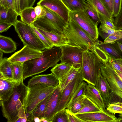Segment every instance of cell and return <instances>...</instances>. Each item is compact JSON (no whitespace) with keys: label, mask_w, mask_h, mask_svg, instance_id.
<instances>
[{"label":"cell","mask_w":122,"mask_h":122,"mask_svg":"<svg viewBox=\"0 0 122 122\" xmlns=\"http://www.w3.org/2000/svg\"><path fill=\"white\" fill-rule=\"evenodd\" d=\"M115 30L105 24L101 23L98 28L99 35L105 40L110 35L113 33Z\"/></svg>","instance_id":"37"},{"label":"cell","mask_w":122,"mask_h":122,"mask_svg":"<svg viewBox=\"0 0 122 122\" xmlns=\"http://www.w3.org/2000/svg\"><path fill=\"white\" fill-rule=\"evenodd\" d=\"M119 46V47L122 53V44L118 42H117Z\"/></svg>","instance_id":"59"},{"label":"cell","mask_w":122,"mask_h":122,"mask_svg":"<svg viewBox=\"0 0 122 122\" xmlns=\"http://www.w3.org/2000/svg\"><path fill=\"white\" fill-rule=\"evenodd\" d=\"M60 47L61 54V62L67 63L75 69H81L83 61L82 50L78 47L69 44Z\"/></svg>","instance_id":"9"},{"label":"cell","mask_w":122,"mask_h":122,"mask_svg":"<svg viewBox=\"0 0 122 122\" xmlns=\"http://www.w3.org/2000/svg\"><path fill=\"white\" fill-rule=\"evenodd\" d=\"M95 86L103 98L106 107L108 104L113 102V101H119L116 99V97H118L112 92L106 79L101 73L98 77Z\"/></svg>","instance_id":"14"},{"label":"cell","mask_w":122,"mask_h":122,"mask_svg":"<svg viewBox=\"0 0 122 122\" xmlns=\"http://www.w3.org/2000/svg\"><path fill=\"white\" fill-rule=\"evenodd\" d=\"M51 93L41 102L31 112L33 118L35 117H37L40 118L42 117L48 100Z\"/></svg>","instance_id":"34"},{"label":"cell","mask_w":122,"mask_h":122,"mask_svg":"<svg viewBox=\"0 0 122 122\" xmlns=\"http://www.w3.org/2000/svg\"><path fill=\"white\" fill-rule=\"evenodd\" d=\"M31 26L32 30L43 43L46 47V49L51 48L54 47L53 44L35 27L33 25H31Z\"/></svg>","instance_id":"39"},{"label":"cell","mask_w":122,"mask_h":122,"mask_svg":"<svg viewBox=\"0 0 122 122\" xmlns=\"http://www.w3.org/2000/svg\"><path fill=\"white\" fill-rule=\"evenodd\" d=\"M12 67L13 80L18 82L23 80V62L11 63Z\"/></svg>","instance_id":"31"},{"label":"cell","mask_w":122,"mask_h":122,"mask_svg":"<svg viewBox=\"0 0 122 122\" xmlns=\"http://www.w3.org/2000/svg\"><path fill=\"white\" fill-rule=\"evenodd\" d=\"M0 73L5 78L14 81L11 63L6 57L3 58L0 61Z\"/></svg>","instance_id":"24"},{"label":"cell","mask_w":122,"mask_h":122,"mask_svg":"<svg viewBox=\"0 0 122 122\" xmlns=\"http://www.w3.org/2000/svg\"><path fill=\"white\" fill-rule=\"evenodd\" d=\"M85 96L97 106L101 111L105 109L106 107L103 98L95 86L88 83Z\"/></svg>","instance_id":"19"},{"label":"cell","mask_w":122,"mask_h":122,"mask_svg":"<svg viewBox=\"0 0 122 122\" xmlns=\"http://www.w3.org/2000/svg\"><path fill=\"white\" fill-rule=\"evenodd\" d=\"M0 6L15 10L14 0H0Z\"/></svg>","instance_id":"48"},{"label":"cell","mask_w":122,"mask_h":122,"mask_svg":"<svg viewBox=\"0 0 122 122\" xmlns=\"http://www.w3.org/2000/svg\"><path fill=\"white\" fill-rule=\"evenodd\" d=\"M37 5L49 9L68 23L70 11L61 0H40Z\"/></svg>","instance_id":"15"},{"label":"cell","mask_w":122,"mask_h":122,"mask_svg":"<svg viewBox=\"0 0 122 122\" xmlns=\"http://www.w3.org/2000/svg\"><path fill=\"white\" fill-rule=\"evenodd\" d=\"M102 75L106 79L113 92L122 100V82L116 74L109 62L102 63Z\"/></svg>","instance_id":"11"},{"label":"cell","mask_w":122,"mask_h":122,"mask_svg":"<svg viewBox=\"0 0 122 122\" xmlns=\"http://www.w3.org/2000/svg\"><path fill=\"white\" fill-rule=\"evenodd\" d=\"M27 122V119L26 117L22 118L21 122Z\"/></svg>","instance_id":"61"},{"label":"cell","mask_w":122,"mask_h":122,"mask_svg":"<svg viewBox=\"0 0 122 122\" xmlns=\"http://www.w3.org/2000/svg\"><path fill=\"white\" fill-rule=\"evenodd\" d=\"M20 20L24 23L32 25L34 22L37 19L35 13L34 7L26 8L21 11L19 15Z\"/></svg>","instance_id":"25"},{"label":"cell","mask_w":122,"mask_h":122,"mask_svg":"<svg viewBox=\"0 0 122 122\" xmlns=\"http://www.w3.org/2000/svg\"><path fill=\"white\" fill-rule=\"evenodd\" d=\"M107 109L110 113L115 115L117 113H122V102L117 101L111 103L106 107Z\"/></svg>","instance_id":"38"},{"label":"cell","mask_w":122,"mask_h":122,"mask_svg":"<svg viewBox=\"0 0 122 122\" xmlns=\"http://www.w3.org/2000/svg\"><path fill=\"white\" fill-rule=\"evenodd\" d=\"M101 0L108 11L113 15L114 0Z\"/></svg>","instance_id":"45"},{"label":"cell","mask_w":122,"mask_h":122,"mask_svg":"<svg viewBox=\"0 0 122 122\" xmlns=\"http://www.w3.org/2000/svg\"><path fill=\"white\" fill-rule=\"evenodd\" d=\"M59 79L52 73L41 75L33 77L28 81L27 87L38 83H42L56 87L59 84Z\"/></svg>","instance_id":"18"},{"label":"cell","mask_w":122,"mask_h":122,"mask_svg":"<svg viewBox=\"0 0 122 122\" xmlns=\"http://www.w3.org/2000/svg\"><path fill=\"white\" fill-rule=\"evenodd\" d=\"M84 10L90 19L97 25L101 23L99 14L94 7L87 2Z\"/></svg>","instance_id":"33"},{"label":"cell","mask_w":122,"mask_h":122,"mask_svg":"<svg viewBox=\"0 0 122 122\" xmlns=\"http://www.w3.org/2000/svg\"><path fill=\"white\" fill-rule=\"evenodd\" d=\"M122 38V30H115V32L110 35L105 40L104 42L105 43L114 44L117 40Z\"/></svg>","instance_id":"41"},{"label":"cell","mask_w":122,"mask_h":122,"mask_svg":"<svg viewBox=\"0 0 122 122\" xmlns=\"http://www.w3.org/2000/svg\"><path fill=\"white\" fill-rule=\"evenodd\" d=\"M75 115L83 122H116L115 115L107 109L92 112L76 114Z\"/></svg>","instance_id":"12"},{"label":"cell","mask_w":122,"mask_h":122,"mask_svg":"<svg viewBox=\"0 0 122 122\" xmlns=\"http://www.w3.org/2000/svg\"><path fill=\"white\" fill-rule=\"evenodd\" d=\"M28 87V93L24 106L26 113L31 112L38 104L51 93L56 87L38 83Z\"/></svg>","instance_id":"5"},{"label":"cell","mask_w":122,"mask_h":122,"mask_svg":"<svg viewBox=\"0 0 122 122\" xmlns=\"http://www.w3.org/2000/svg\"><path fill=\"white\" fill-rule=\"evenodd\" d=\"M12 25L10 24L0 22V33L7 31Z\"/></svg>","instance_id":"51"},{"label":"cell","mask_w":122,"mask_h":122,"mask_svg":"<svg viewBox=\"0 0 122 122\" xmlns=\"http://www.w3.org/2000/svg\"><path fill=\"white\" fill-rule=\"evenodd\" d=\"M63 33L69 44L79 47L82 51H92L96 43L80 27L69 19L64 28Z\"/></svg>","instance_id":"3"},{"label":"cell","mask_w":122,"mask_h":122,"mask_svg":"<svg viewBox=\"0 0 122 122\" xmlns=\"http://www.w3.org/2000/svg\"><path fill=\"white\" fill-rule=\"evenodd\" d=\"M3 52L0 51V61L3 59Z\"/></svg>","instance_id":"60"},{"label":"cell","mask_w":122,"mask_h":122,"mask_svg":"<svg viewBox=\"0 0 122 122\" xmlns=\"http://www.w3.org/2000/svg\"><path fill=\"white\" fill-rule=\"evenodd\" d=\"M69 122L66 109L62 110L56 113L53 116L51 122Z\"/></svg>","instance_id":"40"},{"label":"cell","mask_w":122,"mask_h":122,"mask_svg":"<svg viewBox=\"0 0 122 122\" xmlns=\"http://www.w3.org/2000/svg\"><path fill=\"white\" fill-rule=\"evenodd\" d=\"M16 82L5 78L0 73V100L8 101L11 96L16 86Z\"/></svg>","instance_id":"17"},{"label":"cell","mask_w":122,"mask_h":122,"mask_svg":"<svg viewBox=\"0 0 122 122\" xmlns=\"http://www.w3.org/2000/svg\"><path fill=\"white\" fill-rule=\"evenodd\" d=\"M112 67L115 73L122 82V73L115 69L112 66Z\"/></svg>","instance_id":"55"},{"label":"cell","mask_w":122,"mask_h":122,"mask_svg":"<svg viewBox=\"0 0 122 122\" xmlns=\"http://www.w3.org/2000/svg\"><path fill=\"white\" fill-rule=\"evenodd\" d=\"M70 11L84 10L87 3L84 0H61Z\"/></svg>","instance_id":"26"},{"label":"cell","mask_w":122,"mask_h":122,"mask_svg":"<svg viewBox=\"0 0 122 122\" xmlns=\"http://www.w3.org/2000/svg\"><path fill=\"white\" fill-rule=\"evenodd\" d=\"M92 52L98 57L103 63L109 62L111 59L105 51L98 46L96 42Z\"/></svg>","instance_id":"36"},{"label":"cell","mask_w":122,"mask_h":122,"mask_svg":"<svg viewBox=\"0 0 122 122\" xmlns=\"http://www.w3.org/2000/svg\"><path fill=\"white\" fill-rule=\"evenodd\" d=\"M33 121L35 122H41L40 118L37 117H34Z\"/></svg>","instance_id":"57"},{"label":"cell","mask_w":122,"mask_h":122,"mask_svg":"<svg viewBox=\"0 0 122 122\" xmlns=\"http://www.w3.org/2000/svg\"><path fill=\"white\" fill-rule=\"evenodd\" d=\"M118 116L119 117L117 118L116 122H122V113L121 114Z\"/></svg>","instance_id":"56"},{"label":"cell","mask_w":122,"mask_h":122,"mask_svg":"<svg viewBox=\"0 0 122 122\" xmlns=\"http://www.w3.org/2000/svg\"><path fill=\"white\" fill-rule=\"evenodd\" d=\"M116 30H122V7L119 12L115 17L113 21Z\"/></svg>","instance_id":"42"},{"label":"cell","mask_w":122,"mask_h":122,"mask_svg":"<svg viewBox=\"0 0 122 122\" xmlns=\"http://www.w3.org/2000/svg\"><path fill=\"white\" fill-rule=\"evenodd\" d=\"M42 55V51L37 50L25 46L19 51L15 52L8 58L11 63L24 62L38 58Z\"/></svg>","instance_id":"13"},{"label":"cell","mask_w":122,"mask_h":122,"mask_svg":"<svg viewBox=\"0 0 122 122\" xmlns=\"http://www.w3.org/2000/svg\"><path fill=\"white\" fill-rule=\"evenodd\" d=\"M22 118L20 117H19L17 120L15 122H21Z\"/></svg>","instance_id":"62"},{"label":"cell","mask_w":122,"mask_h":122,"mask_svg":"<svg viewBox=\"0 0 122 122\" xmlns=\"http://www.w3.org/2000/svg\"><path fill=\"white\" fill-rule=\"evenodd\" d=\"M41 122H49V121L47 120L45 118L43 117H41L40 118Z\"/></svg>","instance_id":"58"},{"label":"cell","mask_w":122,"mask_h":122,"mask_svg":"<svg viewBox=\"0 0 122 122\" xmlns=\"http://www.w3.org/2000/svg\"><path fill=\"white\" fill-rule=\"evenodd\" d=\"M69 19L80 27L94 41L96 42L99 36L97 25L89 17L84 10L70 11Z\"/></svg>","instance_id":"8"},{"label":"cell","mask_w":122,"mask_h":122,"mask_svg":"<svg viewBox=\"0 0 122 122\" xmlns=\"http://www.w3.org/2000/svg\"><path fill=\"white\" fill-rule=\"evenodd\" d=\"M96 9L99 14L114 21L113 16L108 11L101 0H87Z\"/></svg>","instance_id":"28"},{"label":"cell","mask_w":122,"mask_h":122,"mask_svg":"<svg viewBox=\"0 0 122 122\" xmlns=\"http://www.w3.org/2000/svg\"><path fill=\"white\" fill-rule=\"evenodd\" d=\"M82 108L77 113L92 112L101 111L100 109L85 96L83 100Z\"/></svg>","instance_id":"32"},{"label":"cell","mask_w":122,"mask_h":122,"mask_svg":"<svg viewBox=\"0 0 122 122\" xmlns=\"http://www.w3.org/2000/svg\"><path fill=\"white\" fill-rule=\"evenodd\" d=\"M16 49V43L11 38L0 36V51L5 53H11Z\"/></svg>","instance_id":"23"},{"label":"cell","mask_w":122,"mask_h":122,"mask_svg":"<svg viewBox=\"0 0 122 122\" xmlns=\"http://www.w3.org/2000/svg\"><path fill=\"white\" fill-rule=\"evenodd\" d=\"M109 61L114 68L122 73V58H111Z\"/></svg>","instance_id":"43"},{"label":"cell","mask_w":122,"mask_h":122,"mask_svg":"<svg viewBox=\"0 0 122 122\" xmlns=\"http://www.w3.org/2000/svg\"><path fill=\"white\" fill-rule=\"evenodd\" d=\"M61 92L58 85L51 93L48 100L42 117L45 118L49 122H51L52 118L56 114Z\"/></svg>","instance_id":"16"},{"label":"cell","mask_w":122,"mask_h":122,"mask_svg":"<svg viewBox=\"0 0 122 122\" xmlns=\"http://www.w3.org/2000/svg\"><path fill=\"white\" fill-rule=\"evenodd\" d=\"M96 42L98 46L105 51L111 58H122V53L116 42L114 43H105L97 39Z\"/></svg>","instance_id":"20"},{"label":"cell","mask_w":122,"mask_h":122,"mask_svg":"<svg viewBox=\"0 0 122 122\" xmlns=\"http://www.w3.org/2000/svg\"><path fill=\"white\" fill-rule=\"evenodd\" d=\"M32 25L51 42L54 46L60 47L69 45L64 34L58 33L45 16L37 19Z\"/></svg>","instance_id":"6"},{"label":"cell","mask_w":122,"mask_h":122,"mask_svg":"<svg viewBox=\"0 0 122 122\" xmlns=\"http://www.w3.org/2000/svg\"><path fill=\"white\" fill-rule=\"evenodd\" d=\"M42 51V55L40 57L23 63V80L54 67L61 60V51L59 47L46 49Z\"/></svg>","instance_id":"1"},{"label":"cell","mask_w":122,"mask_h":122,"mask_svg":"<svg viewBox=\"0 0 122 122\" xmlns=\"http://www.w3.org/2000/svg\"><path fill=\"white\" fill-rule=\"evenodd\" d=\"M23 80L16 82L13 92L9 100L0 101L3 117L8 122H15L20 109L24 106L28 92V87L24 83Z\"/></svg>","instance_id":"2"},{"label":"cell","mask_w":122,"mask_h":122,"mask_svg":"<svg viewBox=\"0 0 122 122\" xmlns=\"http://www.w3.org/2000/svg\"><path fill=\"white\" fill-rule=\"evenodd\" d=\"M34 10L37 19L45 16L46 11L44 7L39 5L34 7Z\"/></svg>","instance_id":"46"},{"label":"cell","mask_w":122,"mask_h":122,"mask_svg":"<svg viewBox=\"0 0 122 122\" xmlns=\"http://www.w3.org/2000/svg\"><path fill=\"white\" fill-rule=\"evenodd\" d=\"M25 112L24 106L21 107L19 109L18 114V116L19 117L22 118L26 117Z\"/></svg>","instance_id":"53"},{"label":"cell","mask_w":122,"mask_h":122,"mask_svg":"<svg viewBox=\"0 0 122 122\" xmlns=\"http://www.w3.org/2000/svg\"><path fill=\"white\" fill-rule=\"evenodd\" d=\"M99 15L101 23L105 24L112 29L116 30L113 21L102 15Z\"/></svg>","instance_id":"47"},{"label":"cell","mask_w":122,"mask_h":122,"mask_svg":"<svg viewBox=\"0 0 122 122\" xmlns=\"http://www.w3.org/2000/svg\"><path fill=\"white\" fill-rule=\"evenodd\" d=\"M43 7L46 11V17L56 28L58 33H63L64 29L68 23L55 12L46 7Z\"/></svg>","instance_id":"21"},{"label":"cell","mask_w":122,"mask_h":122,"mask_svg":"<svg viewBox=\"0 0 122 122\" xmlns=\"http://www.w3.org/2000/svg\"><path fill=\"white\" fill-rule=\"evenodd\" d=\"M122 0H114L113 15L115 17L118 13L121 8Z\"/></svg>","instance_id":"49"},{"label":"cell","mask_w":122,"mask_h":122,"mask_svg":"<svg viewBox=\"0 0 122 122\" xmlns=\"http://www.w3.org/2000/svg\"><path fill=\"white\" fill-rule=\"evenodd\" d=\"M0 8V22L10 24L14 26L18 20L17 12L15 10L1 6Z\"/></svg>","instance_id":"22"},{"label":"cell","mask_w":122,"mask_h":122,"mask_svg":"<svg viewBox=\"0 0 122 122\" xmlns=\"http://www.w3.org/2000/svg\"><path fill=\"white\" fill-rule=\"evenodd\" d=\"M85 95L79 97L74 102L71 106L66 110L71 113L75 114L78 113L83 107V100Z\"/></svg>","instance_id":"35"},{"label":"cell","mask_w":122,"mask_h":122,"mask_svg":"<svg viewBox=\"0 0 122 122\" xmlns=\"http://www.w3.org/2000/svg\"><path fill=\"white\" fill-rule=\"evenodd\" d=\"M87 84L83 81L74 93L66 109L69 108L76 100L80 97L85 95Z\"/></svg>","instance_id":"30"},{"label":"cell","mask_w":122,"mask_h":122,"mask_svg":"<svg viewBox=\"0 0 122 122\" xmlns=\"http://www.w3.org/2000/svg\"><path fill=\"white\" fill-rule=\"evenodd\" d=\"M81 69H78L72 67L67 74L59 80V85L61 89V92L69 82L74 78Z\"/></svg>","instance_id":"29"},{"label":"cell","mask_w":122,"mask_h":122,"mask_svg":"<svg viewBox=\"0 0 122 122\" xmlns=\"http://www.w3.org/2000/svg\"><path fill=\"white\" fill-rule=\"evenodd\" d=\"M15 10L19 15L21 11L20 8V0H14Z\"/></svg>","instance_id":"52"},{"label":"cell","mask_w":122,"mask_h":122,"mask_svg":"<svg viewBox=\"0 0 122 122\" xmlns=\"http://www.w3.org/2000/svg\"><path fill=\"white\" fill-rule=\"evenodd\" d=\"M25 117L27 119V122H34L31 112L25 113Z\"/></svg>","instance_id":"54"},{"label":"cell","mask_w":122,"mask_h":122,"mask_svg":"<svg viewBox=\"0 0 122 122\" xmlns=\"http://www.w3.org/2000/svg\"><path fill=\"white\" fill-rule=\"evenodd\" d=\"M72 66L68 63L61 62L57 64L51 71L59 80L67 74L70 70Z\"/></svg>","instance_id":"27"},{"label":"cell","mask_w":122,"mask_h":122,"mask_svg":"<svg viewBox=\"0 0 122 122\" xmlns=\"http://www.w3.org/2000/svg\"><path fill=\"white\" fill-rule=\"evenodd\" d=\"M66 111L68 116L69 122H83L82 121L76 117L75 114L71 113L66 110Z\"/></svg>","instance_id":"50"},{"label":"cell","mask_w":122,"mask_h":122,"mask_svg":"<svg viewBox=\"0 0 122 122\" xmlns=\"http://www.w3.org/2000/svg\"><path fill=\"white\" fill-rule=\"evenodd\" d=\"M14 26L15 31L23 43L24 46L27 45L32 49L41 51L46 48L32 30L31 25L18 20Z\"/></svg>","instance_id":"7"},{"label":"cell","mask_w":122,"mask_h":122,"mask_svg":"<svg viewBox=\"0 0 122 122\" xmlns=\"http://www.w3.org/2000/svg\"><path fill=\"white\" fill-rule=\"evenodd\" d=\"M83 81L81 69L74 78L61 92L56 114L60 111L66 109L76 89Z\"/></svg>","instance_id":"10"},{"label":"cell","mask_w":122,"mask_h":122,"mask_svg":"<svg viewBox=\"0 0 122 122\" xmlns=\"http://www.w3.org/2000/svg\"><path fill=\"white\" fill-rule=\"evenodd\" d=\"M83 61L81 68L84 81L95 86L99 75L101 73L102 63L98 57L92 51H82Z\"/></svg>","instance_id":"4"},{"label":"cell","mask_w":122,"mask_h":122,"mask_svg":"<svg viewBox=\"0 0 122 122\" xmlns=\"http://www.w3.org/2000/svg\"><path fill=\"white\" fill-rule=\"evenodd\" d=\"M116 42H118L122 44V38L120 39L117 40Z\"/></svg>","instance_id":"63"},{"label":"cell","mask_w":122,"mask_h":122,"mask_svg":"<svg viewBox=\"0 0 122 122\" xmlns=\"http://www.w3.org/2000/svg\"><path fill=\"white\" fill-rule=\"evenodd\" d=\"M36 0H20V8L21 12L25 9L32 7Z\"/></svg>","instance_id":"44"}]
</instances>
